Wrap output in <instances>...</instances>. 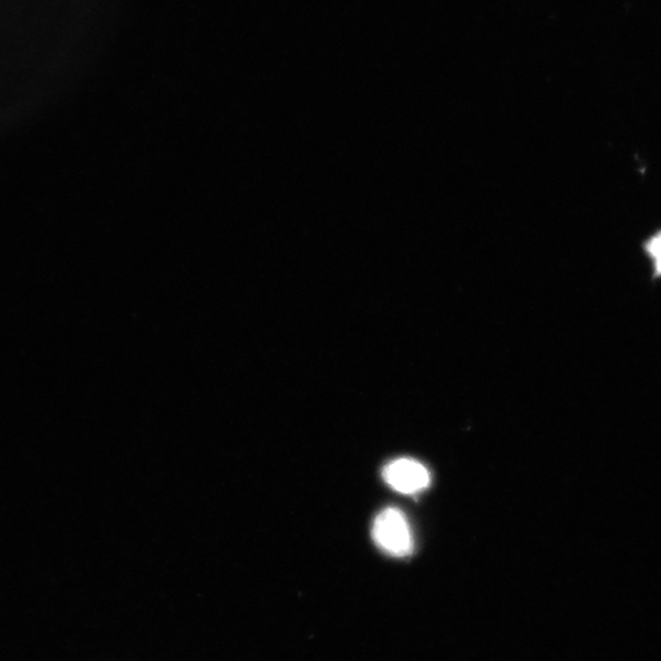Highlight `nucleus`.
<instances>
[{"label": "nucleus", "instance_id": "1", "mask_svg": "<svg viewBox=\"0 0 661 661\" xmlns=\"http://www.w3.org/2000/svg\"><path fill=\"white\" fill-rule=\"evenodd\" d=\"M373 538L381 550L405 557L413 552V535L406 515L397 509L382 511L374 521Z\"/></svg>", "mask_w": 661, "mask_h": 661}, {"label": "nucleus", "instance_id": "3", "mask_svg": "<svg viewBox=\"0 0 661 661\" xmlns=\"http://www.w3.org/2000/svg\"><path fill=\"white\" fill-rule=\"evenodd\" d=\"M643 250L653 265V280L661 278V231L649 236L643 244Z\"/></svg>", "mask_w": 661, "mask_h": 661}, {"label": "nucleus", "instance_id": "2", "mask_svg": "<svg viewBox=\"0 0 661 661\" xmlns=\"http://www.w3.org/2000/svg\"><path fill=\"white\" fill-rule=\"evenodd\" d=\"M382 477L392 489L406 495L426 490L430 485V473L421 463L410 459H399L387 464Z\"/></svg>", "mask_w": 661, "mask_h": 661}]
</instances>
